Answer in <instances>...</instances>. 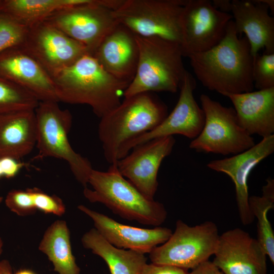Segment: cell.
<instances>
[{"label": "cell", "mask_w": 274, "mask_h": 274, "mask_svg": "<svg viewBox=\"0 0 274 274\" xmlns=\"http://www.w3.org/2000/svg\"><path fill=\"white\" fill-rule=\"evenodd\" d=\"M202 85L225 96L252 91L253 57L245 36H238L232 19L222 40L212 48L188 57Z\"/></svg>", "instance_id": "obj_1"}, {"label": "cell", "mask_w": 274, "mask_h": 274, "mask_svg": "<svg viewBox=\"0 0 274 274\" xmlns=\"http://www.w3.org/2000/svg\"><path fill=\"white\" fill-rule=\"evenodd\" d=\"M167 115L166 105L152 92L124 98L100 118L98 125V137L106 161L116 165L129 153L134 140L156 127Z\"/></svg>", "instance_id": "obj_2"}, {"label": "cell", "mask_w": 274, "mask_h": 274, "mask_svg": "<svg viewBox=\"0 0 274 274\" xmlns=\"http://www.w3.org/2000/svg\"><path fill=\"white\" fill-rule=\"evenodd\" d=\"M51 77L59 101L89 105L100 118L121 103L129 84L106 72L89 54Z\"/></svg>", "instance_id": "obj_3"}, {"label": "cell", "mask_w": 274, "mask_h": 274, "mask_svg": "<svg viewBox=\"0 0 274 274\" xmlns=\"http://www.w3.org/2000/svg\"><path fill=\"white\" fill-rule=\"evenodd\" d=\"M83 194L91 202L104 204L124 219L154 227L160 226L167 213L163 204L143 194L119 172L116 165L106 172L92 169Z\"/></svg>", "instance_id": "obj_4"}, {"label": "cell", "mask_w": 274, "mask_h": 274, "mask_svg": "<svg viewBox=\"0 0 274 274\" xmlns=\"http://www.w3.org/2000/svg\"><path fill=\"white\" fill-rule=\"evenodd\" d=\"M135 37L139 49L137 68L124 97L145 92L176 93L186 71L180 44L159 37Z\"/></svg>", "instance_id": "obj_5"}, {"label": "cell", "mask_w": 274, "mask_h": 274, "mask_svg": "<svg viewBox=\"0 0 274 274\" xmlns=\"http://www.w3.org/2000/svg\"><path fill=\"white\" fill-rule=\"evenodd\" d=\"M57 102L40 101L35 110L38 150L35 158L50 157L65 160L76 179L84 188L87 187L93 168L87 158L72 148L68 134L72 127V116L68 110L60 109Z\"/></svg>", "instance_id": "obj_6"}, {"label": "cell", "mask_w": 274, "mask_h": 274, "mask_svg": "<svg viewBox=\"0 0 274 274\" xmlns=\"http://www.w3.org/2000/svg\"><path fill=\"white\" fill-rule=\"evenodd\" d=\"M123 2L87 0L56 11L44 21L82 44L92 55L105 38L119 24L113 11Z\"/></svg>", "instance_id": "obj_7"}, {"label": "cell", "mask_w": 274, "mask_h": 274, "mask_svg": "<svg viewBox=\"0 0 274 274\" xmlns=\"http://www.w3.org/2000/svg\"><path fill=\"white\" fill-rule=\"evenodd\" d=\"M187 0H123L115 19L135 35L180 44V18Z\"/></svg>", "instance_id": "obj_8"}, {"label": "cell", "mask_w": 274, "mask_h": 274, "mask_svg": "<svg viewBox=\"0 0 274 274\" xmlns=\"http://www.w3.org/2000/svg\"><path fill=\"white\" fill-rule=\"evenodd\" d=\"M219 236L217 226L212 221L191 226L178 220L174 232L151 251L149 258L154 264L192 270L214 255Z\"/></svg>", "instance_id": "obj_9"}, {"label": "cell", "mask_w": 274, "mask_h": 274, "mask_svg": "<svg viewBox=\"0 0 274 274\" xmlns=\"http://www.w3.org/2000/svg\"><path fill=\"white\" fill-rule=\"evenodd\" d=\"M201 108L205 116L203 127L189 147L198 152L236 155L255 145L254 138L238 124L233 107H225L202 94Z\"/></svg>", "instance_id": "obj_10"}, {"label": "cell", "mask_w": 274, "mask_h": 274, "mask_svg": "<svg viewBox=\"0 0 274 274\" xmlns=\"http://www.w3.org/2000/svg\"><path fill=\"white\" fill-rule=\"evenodd\" d=\"M232 19L231 14L218 10L209 0H187L180 18L183 56L189 57L217 45Z\"/></svg>", "instance_id": "obj_11"}, {"label": "cell", "mask_w": 274, "mask_h": 274, "mask_svg": "<svg viewBox=\"0 0 274 274\" xmlns=\"http://www.w3.org/2000/svg\"><path fill=\"white\" fill-rule=\"evenodd\" d=\"M22 47L51 76L89 54L82 44L45 21L29 27Z\"/></svg>", "instance_id": "obj_12"}, {"label": "cell", "mask_w": 274, "mask_h": 274, "mask_svg": "<svg viewBox=\"0 0 274 274\" xmlns=\"http://www.w3.org/2000/svg\"><path fill=\"white\" fill-rule=\"evenodd\" d=\"M173 136L154 139L133 147L116 165L120 174L143 194L154 199L158 187L157 176L163 160L172 153Z\"/></svg>", "instance_id": "obj_13"}, {"label": "cell", "mask_w": 274, "mask_h": 274, "mask_svg": "<svg viewBox=\"0 0 274 274\" xmlns=\"http://www.w3.org/2000/svg\"><path fill=\"white\" fill-rule=\"evenodd\" d=\"M213 263L225 274H267L266 254L257 239L235 228L219 235Z\"/></svg>", "instance_id": "obj_14"}, {"label": "cell", "mask_w": 274, "mask_h": 274, "mask_svg": "<svg viewBox=\"0 0 274 274\" xmlns=\"http://www.w3.org/2000/svg\"><path fill=\"white\" fill-rule=\"evenodd\" d=\"M196 80L186 71L180 87L178 101L172 112L153 130L134 140L129 146V152L135 146L150 140L174 134H181L194 139L201 132L205 116L193 96Z\"/></svg>", "instance_id": "obj_15"}, {"label": "cell", "mask_w": 274, "mask_h": 274, "mask_svg": "<svg viewBox=\"0 0 274 274\" xmlns=\"http://www.w3.org/2000/svg\"><path fill=\"white\" fill-rule=\"evenodd\" d=\"M274 151V135L263 138L251 148L234 156L214 160L207 167L214 171L228 176L233 181L240 220L243 225L254 221L249 204L248 180L253 168Z\"/></svg>", "instance_id": "obj_16"}, {"label": "cell", "mask_w": 274, "mask_h": 274, "mask_svg": "<svg viewBox=\"0 0 274 274\" xmlns=\"http://www.w3.org/2000/svg\"><path fill=\"white\" fill-rule=\"evenodd\" d=\"M0 76L28 91L40 101H59L51 75L22 46L0 53Z\"/></svg>", "instance_id": "obj_17"}, {"label": "cell", "mask_w": 274, "mask_h": 274, "mask_svg": "<svg viewBox=\"0 0 274 274\" xmlns=\"http://www.w3.org/2000/svg\"><path fill=\"white\" fill-rule=\"evenodd\" d=\"M78 208L92 220L97 231L118 248L149 254L165 242L173 232L170 229L160 226L143 228L123 224L84 205H79Z\"/></svg>", "instance_id": "obj_18"}, {"label": "cell", "mask_w": 274, "mask_h": 274, "mask_svg": "<svg viewBox=\"0 0 274 274\" xmlns=\"http://www.w3.org/2000/svg\"><path fill=\"white\" fill-rule=\"evenodd\" d=\"M232 16L238 36L244 33L254 57L260 50L274 53V18L261 0L231 1Z\"/></svg>", "instance_id": "obj_19"}, {"label": "cell", "mask_w": 274, "mask_h": 274, "mask_svg": "<svg viewBox=\"0 0 274 274\" xmlns=\"http://www.w3.org/2000/svg\"><path fill=\"white\" fill-rule=\"evenodd\" d=\"M92 55L106 72L130 84L135 74L139 58L135 35L119 24L105 38Z\"/></svg>", "instance_id": "obj_20"}, {"label": "cell", "mask_w": 274, "mask_h": 274, "mask_svg": "<svg viewBox=\"0 0 274 274\" xmlns=\"http://www.w3.org/2000/svg\"><path fill=\"white\" fill-rule=\"evenodd\" d=\"M240 126L250 135L263 138L274 132V88L228 94Z\"/></svg>", "instance_id": "obj_21"}, {"label": "cell", "mask_w": 274, "mask_h": 274, "mask_svg": "<svg viewBox=\"0 0 274 274\" xmlns=\"http://www.w3.org/2000/svg\"><path fill=\"white\" fill-rule=\"evenodd\" d=\"M35 110L0 115V158L19 160L31 152L37 142Z\"/></svg>", "instance_id": "obj_22"}, {"label": "cell", "mask_w": 274, "mask_h": 274, "mask_svg": "<svg viewBox=\"0 0 274 274\" xmlns=\"http://www.w3.org/2000/svg\"><path fill=\"white\" fill-rule=\"evenodd\" d=\"M81 242L85 248L105 261L111 274H141L147 263L145 254L113 246L95 228L84 233Z\"/></svg>", "instance_id": "obj_23"}, {"label": "cell", "mask_w": 274, "mask_h": 274, "mask_svg": "<svg viewBox=\"0 0 274 274\" xmlns=\"http://www.w3.org/2000/svg\"><path fill=\"white\" fill-rule=\"evenodd\" d=\"M58 274H80L73 254L70 230L65 221L57 220L47 229L39 245Z\"/></svg>", "instance_id": "obj_24"}, {"label": "cell", "mask_w": 274, "mask_h": 274, "mask_svg": "<svg viewBox=\"0 0 274 274\" xmlns=\"http://www.w3.org/2000/svg\"><path fill=\"white\" fill-rule=\"evenodd\" d=\"M86 0H2L0 11L29 27L61 9L85 3Z\"/></svg>", "instance_id": "obj_25"}, {"label": "cell", "mask_w": 274, "mask_h": 274, "mask_svg": "<svg viewBox=\"0 0 274 274\" xmlns=\"http://www.w3.org/2000/svg\"><path fill=\"white\" fill-rule=\"evenodd\" d=\"M250 211L257 221V241L267 257L274 263V232L268 218V212L274 208V181L270 178L262 188L261 196H252L249 198Z\"/></svg>", "instance_id": "obj_26"}, {"label": "cell", "mask_w": 274, "mask_h": 274, "mask_svg": "<svg viewBox=\"0 0 274 274\" xmlns=\"http://www.w3.org/2000/svg\"><path fill=\"white\" fill-rule=\"evenodd\" d=\"M39 100L31 93L0 76V115L35 110Z\"/></svg>", "instance_id": "obj_27"}, {"label": "cell", "mask_w": 274, "mask_h": 274, "mask_svg": "<svg viewBox=\"0 0 274 274\" xmlns=\"http://www.w3.org/2000/svg\"><path fill=\"white\" fill-rule=\"evenodd\" d=\"M28 30L27 25L0 11V53L12 48L22 46Z\"/></svg>", "instance_id": "obj_28"}, {"label": "cell", "mask_w": 274, "mask_h": 274, "mask_svg": "<svg viewBox=\"0 0 274 274\" xmlns=\"http://www.w3.org/2000/svg\"><path fill=\"white\" fill-rule=\"evenodd\" d=\"M252 78L258 90L274 88V53H258L253 57Z\"/></svg>", "instance_id": "obj_29"}, {"label": "cell", "mask_w": 274, "mask_h": 274, "mask_svg": "<svg viewBox=\"0 0 274 274\" xmlns=\"http://www.w3.org/2000/svg\"><path fill=\"white\" fill-rule=\"evenodd\" d=\"M5 203L12 212L19 216L29 215L37 210L31 189L11 190L6 196Z\"/></svg>", "instance_id": "obj_30"}, {"label": "cell", "mask_w": 274, "mask_h": 274, "mask_svg": "<svg viewBox=\"0 0 274 274\" xmlns=\"http://www.w3.org/2000/svg\"><path fill=\"white\" fill-rule=\"evenodd\" d=\"M33 202L36 209L45 213L52 214L58 216L63 215L65 207L62 200L56 195H49L41 190L31 189Z\"/></svg>", "instance_id": "obj_31"}, {"label": "cell", "mask_w": 274, "mask_h": 274, "mask_svg": "<svg viewBox=\"0 0 274 274\" xmlns=\"http://www.w3.org/2000/svg\"><path fill=\"white\" fill-rule=\"evenodd\" d=\"M188 270L164 264L147 263L141 274H189Z\"/></svg>", "instance_id": "obj_32"}, {"label": "cell", "mask_w": 274, "mask_h": 274, "mask_svg": "<svg viewBox=\"0 0 274 274\" xmlns=\"http://www.w3.org/2000/svg\"><path fill=\"white\" fill-rule=\"evenodd\" d=\"M0 164L3 177L7 178L14 177L24 165L23 163L10 157L0 158Z\"/></svg>", "instance_id": "obj_33"}, {"label": "cell", "mask_w": 274, "mask_h": 274, "mask_svg": "<svg viewBox=\"0 0 274 274\" xmlns=\"http://www.w3.org/2000/svg\"><path fill=\"white\" fill-rule=\"evenodd\" d=\"M189 274H225L212 261L209 260L202 262L192 269Z\"/></svg>", "instance_id": "obj_34"}, {"label": "cell", "mask_w": 274, "mask_h": 274, "mask_svg": "<svg viewBox=\"0 0 274 274\" xmlns=\"http://www.w3.org/2000/svg\"><path fill=\"white\" fill-rule=\"evenodd\" d=\"M214 7L218 10L226 13L231 12V1L229 0H214L212 2Z\"/></svg>", "instance_id": "obj_35"}, {"label": "cell", "mask_w": 274, "mask_h": 274, "mask_svg": "<svg viewBox=\"0 0 274 274\" xmlns=\"http://www.w3.org/2000/svg\"><path fill=\"white\" fill-rule=\"evenodd\" d=\"M0 274H13L12 267L8 261H0Z\"/></svg>", "instance_id": "obj_36"}, {"label": "cell", "mask_w": 274, "mask_h": 274, "mask_svg": "<svg viewBox=\"0 0 274 274\" xmlns=\"http://www.w3.org/2000/svg\"><path fill=\"white\" fill-rule=\"evenodd\" d=\"M14 274H37L33 271L26 269L19 270L16 272Z\"/></svg>", "instance_id": "obj_37"}, {"label": "cell", "mask_w": 274, "mask_h": 274, "mask_svg": "<svg viewBox=\"0 0 274 274\" xmlns=\"http://www.w3.org/2000/svg\"><path fill=\"white\" fill-rule=\"evenodd\" d=\"M3 242L2 241V239L0 238V256L3 251Z\"/></svg>", "instance_id": "obj_38"}, {"label": "cell", "mask_w": 274, "mask_h": 274, "mask_svg": "<svg viewBox=\"0 0 274 274\" xmlns=\"http://www.w3.org/2000/svg\"><path fill=\"white\" fill-rule=\"evenodd\" d=\"M3 177V172H2V170L1 166V164H0V178Z\"/></svg>", "instance_id": "obj_39"}, {"label": "cell", "mask_w": 274, "mask_h": 274, "mask_svg": "<svg viewBox=\"0 0 274 274\" xmlns=\"http://www.w3.org/2000/svg\"><path fill=\"white\" fill-rule=\"evenodd\" d=\"M2 200H3V197L0 196V203L2 202Z\"/></svg>", "instance_id": "obj_40"}]
</instances>
